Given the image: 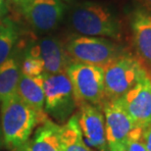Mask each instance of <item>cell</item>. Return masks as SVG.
I'll return each mask as SVG.
<instances>
[{
  "mask_svg": "<svg viewBox=\"0 0 151 151\" xmlns=\"http://www.w3.org/2000/svg\"><path fill=\"white\" fill-rule=\"evenodd\" d=\"M43 122L17 93L0 103V127L5 148H18L29 139L35 128Z\"/></svg>",
  "mask_w": 151,
  "mask_h": 151,
  "instance_id": "cell-1",
  "label": "cell"
},
{
  "mask_svg": "<svg viewBox=\"0 0 151 151\" xmlns=\"http://www.w3.org/2000/svg\"><path fill=\"white\" fill-rule=\"evenodd\" d=\"M71 26L76 32L87 37H121V23L109 8L95 2L78 4L70 15Z\"/></svg>",
  "mask_w": 151,
  "mask_h": 151,
  "instance_id": "cell-2",
  "label": "cell"
},
{
  "mask_svg": "<svg viewBox=\"0 0 151 151\" xmlns=\"http://www.w3.org/2000/svg\"><path fill=\"white\" fill-rule=\"evenodd\" d=\"M103 71L104 101L123 97L129 90L148 76L137 59L125 54L104 66Z\"/></svg>",
  "mask_w": 151,
  "mask_h": 151,
  "instance_id": "cell-3",
  "label": "cell"
},
{
  "mask_svg": "<svg viewBox=\"0 0 151 151\" xmlns=\"http://www.w3.org/2000/svg\"><path fill=\"white\" fill-rule=\"evenodd\" d=\"M44 90V111L58 125L65 124L78 108L73 87L66 73L41 75Z\"/></svg>",
  "mask_w": 151,
  "mask_h": 151,
  "instance_id": "cell-4",
  "label": "cell"
},
{
  "mask_svg": "<svg viewBox=\"0 0 151 151\" xmlns=\"http://www.w3.org/2000/svg\"><path fill=\"white\" fill-rule=\"evenodd\" d=\"M73 87L78 108L92 104L101 108L104 102V71L99 66L72 62L66 70Z\"/></svg>",
  "mask_w": 151,
  "mask_h": 151,
  "instance_id": "cell-5",
  "label": "cell"
},
{
  "mask_svg": "<svg viewBox=\"0 0 151 151\" xmlns=\"http://www.w3.org/2000/svg\"><path fill=\"white\" fill-rule=\"evenodd\" d=\"M72 62L94 65L103 68L108 63L123 55L120 45L106 37L77 35L65 44Z\"/></svg>",
  "mask_w": 151,
  "mask_h": 151,
  "instance_id": "cell-6",
  "label": "cell"
},
{
  "mask_svg": "<svg viewBox=\"0 0 151 151\" xmlns=\"http://www.w3.org/2000/svg\"><path fill=\"white\" fill-rule=\"evenodd\" d=\"M19 8L29 25L40 32L56 29L66 12L61 0H31L19 5Z\"/></svg>",
  "mask_w": 151,
  "mask_h": 151,
  "instance_id": "cell-7",
  "label": "cell"
},
{
  "mask_svg": "<svg viewBox=\"0 0 151 151\" xmlns=\"http://www.w3.org/2000/svg\"><path fill=\"white\" fill-rule=\"evenodd\" d=\"M105 119L107 143H122L139 127L127 112L121 98L104 101L101 105Z\"/></svg>",
  "mask_w": 151,
  "mask_h": 151,
  "instance_id": "cell-8",
  "label": "cell"
},
{
  "mask_svg": "<svg viewBox=\"0 0 151 151\" xmlns=\"http://www.w3.org/2000/svg\"><path fill=\"white\" fill-rule=\"evenodd\" d=\"M77 116L81 134L87 145L95 151H109L101 108L92 104H83L78 107Z\"/></svg>",
  "mask_w": 151,
  "mask_h": 151,
  "instance_id": "cell-9",
  "label": "cell"
},
{
  "mask_svg": "<svg viewBox=\"0 0 151 151\" xmlns=\"http://www.w3.org/2000/svg\"><path fill=\"white\" fill-rule=\"evenodd\" d=\"M135 125L145 129L151 125V78L147 76L121 97Z\"/></svg>",
  "mask_w": 151,
  "mask_h": 151,
  "instance_id": "cell-10",
  "label": "cell"
},
{
  "mask_svg": "<svg viewBox=\"0 0 151 151\" xmlns=\"http://www.w3.org/2000/svg\"><path fill=\"white\" fill-rule=\"evenodd\" d=\"M27 52L42 60L45 74L66 73L68 66L72 63L65 45L56 37L42 38L37 44L29 47Z\"/></svg>",
  "mask_w": 151,
  "mask_h": 151,
  "instance_id": "cell-11",
  "label": "cell"
},
{
  "mask_svg": "<svg viewBox=\"0 0 151 151\" xmlns=\"http://www.w3.org/2000/svg\"><path fill=\"white\" fill-rule=\"evenodd\" d=\"M132 40L138 56L151 66V13L143 7H137L129 18Z\"/></svg>",
  "mask_w": 151,
  "mask_h": 151,
  "instance_id": "cell-12",
  "label": "cell"
},
{
  "mask_svg": "<svg viewBox=\"0 0 151 151\" xmlns=\"http://www.w3.org/2000/svg\"><path fill=\"white\" fill-rule=\"evenodd\" d=\"M60 126L47 119L35 128L25 143L12 151H63L60 141Z\"/></svg>",
  "mask_w": 151,
  "mask_h": 151,
  "instance_id": "cell-13",
  "label": "cell"
},
{
  "mask_svg": "<svg viewBox=\"0 0 151 151\" xmlns=\"http://www.w3.org/2000/svg\"><path fill=\"white\" fill-rule=\"evenodd\" d=\"M17 94L38 115L42 122L49 119L44 111V90L41 75L35 78L21 75Z\"/></svg>",
  "mask_w": 151,
  "mask_h": 151,
  "instance_id": "cell-14",
  "label": "cell"
},
{
  "mask_svg": "<svg viewBox=\"0 0 151 151\" xmlns=\"http://www.w3.org/2000/svg\"><path fill=\"white\" fill-rule=\"evenodd\" d=\"M21 75V63L15 56L0 64V103L17 93Z\"/></svg>",
  "mask_w": 151,
  "mask_h": 151,
  "instance_id": "cell-15",
  "label": "cell"
},
{
  "mask_svg": "<svg viewBox=\"0 0 151 151\" xmlns=\"http://www.w3.org/2000/svg\"><path fill=\"white\" fill-rule=\"evenodd\" d=\"M60 141L63 151H95L83 139L77 113L60 126Z\"/></svg>",
  "mask_w": 151,
  "mask_h": 151,
  "instance_id": "cell-16",
  "label": "cell"
},
{
  "mask_svg": "<svg viewBox=\"0 0 151 151\" xmlns=\"http://www.w3.org/2000/svg\"><path fill=\"white\" fill-rule=\"evenodd\" d=\"M19 39V32L15 23L9 18L0 22V64L11 56Z\"/></svg>",
  "mask_w": 151,
  "mask_h": 151,
  "instance_id": "cell-17",
  "label": "cell"
},
{
  "mask_svg": "<svg viewBox=\"0 0 151 151\" xmlns=\"http://www.w3.org/2000/svg\"><path fill=\"white\" fill-rule=\"evenodd\" d=\"M44 73L43 62L40 58L26 53L23 61L21 62V74L27 77H38Z\"/></svg>",
  "mask_w": 151,
  "mask_h": 151,
  "instance_id": "cell-18",
  "label": "cell"
},
{
  "mask_svg": "<svg viewBox=\"0 0 151 151\" xmlns=\"http://www.w3.org/2000/svg\"><path fill=\"white\" fill-rule=\"evenodd\" d=\"M143 129L137 128L134 132H132L124 142L126 151H147L142 141Z\"/></svg>",
  "mask_w": 151,
  "mask_h": 151,
  "instance_id": "cell-19",
  "label": "cell"
},
{
  "mask_svg": "<svg viewBox=\"0 0 151 151\" xmlns=\"http://www.w3.org/2000/svg\"><path fill=\"white\" fill-rule=\"evenodd\" d=\"M142 141L147 151H151V125L143 129Z\"/></svg>",
  "mask_w": 151,
  "mask_h": 151,
  "instance_id": "cell-20",
  "label": "cell"
},
{
  "mask_svg": "<svg viewBox=\"0 0 151 151\" xmlns=\"http://www.w3.org/2000/svg\"><path fill=\"white\" fill-rule=\"evenodd\" d=\"M108 149L109 151H126L125 146L122 143H109Z\"/></svg>",
  "mask_w": 151,
  "mask_h": 151,
  "instance_id": "cell-21",
  "label": "cell"
},
{
  "mask_svg": "<svg viewBox=\"0 0 151 151\" xmlns=\"http://www.w3.org/2000/svg\"><path fill=\"white\" fill-rule=\"evenodd\" d=\"M6 12H7V6L5 0H0V18L4 16Z\"/></svg>",
  "mask_w": 151,
  "mask_h": 151,
  "instance_id": "cell-22",
  "label": "cell"
},
{
  "mask_svg": "<svg viewBox=\"0 0 151 151\" xmlns=\"http://www.w3.org/2000/svg\"><path fill=\"white\" fill-rule=\"evenodd\" d=\"M142 6L151 13V0H141Z\"/></svg>",
  "mask_w": 151,
  "mask_h": 151,
  "instance_id": "cell-23",
  "label": "cell"
},
{
  "mask_svg": "<svg viewBox=\"0 0 151 151\" xmlns=\"http://www.w3.org/2000/svg\"><path fill=\"white\" fill-rule=\"evenodd\" d=\"M10 1L15 3V4H17L18 6H19L21 4H23V3H26V2H28V1H31V0H10Z\"/></svg>",
  "mask_w": 151,
  "mask_h": 151,
  "instance_id": "cell-24",
  "label": "cell"
},
{
  "mask_svg": "<svg viewBox=\"0 0 151 151\" xmlns=\"http://www.w3.org/2000/svg\"><path fill=\"white\" fill-rule=\"evenodd\" d=\"M5 148L4 145V141H3V137H2V132H1V127H0V149Z\"/></svg>",
  "mask_w": 151,
  "mask_h": 151,
  "instance_id": "cell-25",
  "label": "cell"
}]
</instances>
